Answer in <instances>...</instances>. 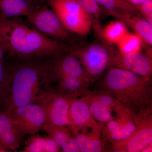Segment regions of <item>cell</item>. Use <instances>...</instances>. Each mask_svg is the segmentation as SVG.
<instances>
[{
    "label": "cell",
    "instance_id": "6da1fadb",
    "mask_svg": "<svg viewBox=\"0 0 152 152\" xmlns=\"http://www.w3.org/2000/svg\"><path fill=\"white\" fill-rule=\"evenodd\" d=\"M0 43L11 56L22 58L56 56L69 50L61 42L44 35L21 20L1 15Z\"/></svg>",
    "mask_w": 152,
    "mask_h": 152
},
{
    "label": "cell",
    "instance_id": "7a4b0ae2",
    "mask_svg": "<svg viewBox=\"0 0 152 152\" xmlns=\"http://www.w3.org/2000/svg\"><path fill=\"white\" fill-rule=\"evenodd\" d=\"M103 89L112 94L122 104L132 110L152 112L151 77H142L118 68L108 69L101 83Z\"/></svg>",
    "mask_w": 152,
    "mask_h": 152
},
{
    "label": "cell",
    "instance_id": "3957f363",
    "mask_svg": "<svg viewBox=\"0 0 152 152\" xmlns=\"http://www.w3.org/2000/svg\"><path fill=\"white\" fill-rule=\"evenodd\" d=\"M9 107L11 109L36 103L44 93L53 89L56 80L53 66L28 63L11 70Z\"/></svg>",
    "mask_w": 152,
    "mask_h": 152
},
{
    "label": "cell",
    "instance_id": "277c9868",
    "mask_svg": "<svg viewBox=\"0 0 152 152\" xmlns=\"http://www.w3.org/2000/svg\"><path fill=\"white\" fill-rule=\"evenodd\" d=\"M48 4L68 31L81 36L89 33L92 18L77 0H50Z\"/></svg>",
    "mask_w": 152,
    "mask_h": 152
},
{
    "label": "cell",
    "instance_id": "5b68a950",
    "mask_svg": "<svg viewBox=\"0 0 152 152\" xmlns=\"http://www.w3.org/2000/svg\"><path fill=\"white\" fill-rule=\"evenodd\" d=\"M81 64L90 78L91 83L95 81L110 67L111 51L110 45L93 43L83 48L71 50Z\"/></svg>",
    "mask_w": 152,
    "mask_h": 152
},
{
    "label": "cell",
    "instance_id": "8992f818",
    "mask_svg": "<svg viewBox=\"0 0 152 152\" xmlns=\"http://www.w3.org/2000/svg\"><path fill=\"white\" fill-rule=\"evenodd\" d=\"M152 143V112H140L136 128L129 137L113 143L114 152H139Z\"/></svg>",
    "mask_w": 152,
    "mask_h": 152
},
{
    "label": "cell",
    "instance_id": "52a82bcc",
    "mask_svg": "<svg viewBox=\"0 0 152 152\" xmlns=\"http://www.w3.org/2000/svg\"><path fill=\"white\" fill-rule=\"evenodd\" d=\"M72 99L53 88L44 93L36 103L43 109L46 124L68 126V115Z\"/></svg>",
    "mask_w": 152,
    "mask_h": 152
},
{
    "label": "cell",
    "instance_id": "ba28073f",
    "mask_svg": "<svg viewBox=\"0 0 152 152\" xmlns=\"http://www.w3.org/2000/svg\"><path fill=\"white\" fill-rule=\"evenodd\" d=\"M11 116L15 126L21 138L28 134H34L46 124L43 109L33 103L24 107L11 109Z\"/></svg>",
    "mask_w": 152,
    "mask_h": 152
},
{
    "label": "cell",
    "instance_id": "9c48e42d",
    "mask_svg": "<svg viewBox=\"0 0 152 152\" xmlns=\"http://www.w3.org/2000/svg\"><path fill=\"white\" fill-rule=\"evenodd\" d=\"M35 29L44 35L66 40L70 37V32L62 23L56 14L46 5H43L27 17Z\"/></svg>",
    "mask_w": 152,
    "mask_h": 152
},
{
    "label": "cell",
    "instance_id": "30bf717a",
    "mask_svg": "<svg viewBox=\"0 0 152 152\" xmlns=\"http://www.w3.org/2000/svg\"><path fill=\"white\" fill-rule=\"evenodd\" d=\"M111 67L118 68L142 77H151L152 74V57L141 52L123 53L110 45Z\"/></svg>",
    "mask_w": 152,
    "mask_h": 152
},
{
    "label": "cell",
    "instance_id": "8fae6325",
    "mask_svg": "<svg viewBox=\"0 0 152 152\" xmlns=\"http://www.w3.org/2000/svg\"><path fill=\"white\" fill-rule=\"evenodd\" d=\"M68 120V126L72 134L86 132L99 124L94 118L88 104L81 97L72 100Z\"/></svg>",
    "mask_w": 152,
    "mask_h": 152
},
{
    "label": "cell",
    "instance_id": "7c38bea8",
    "mask_svg": "<svg viewBox=\"0 0 152 152\" xmlns=\"http://www.w3.org/2000/svg\"><path fill=\"white\" fill-rule=\"evenodd\" d=\"M69 53L65 55L63 53L56 56L58 57L53 65V69L56 78L59 80L67 77H77L91 83L90 78L78 59L72 53Z\"/></svg>",
    "mask_w": 152,
    "mask_h": 152
},
{
    "label": "cell",
    "instance_id": "4fadbf2b",
    "mask_svg": "<svg viewBox=\"0 0 152 152\" xmlns=\"http://www.w3.org/2000/svg\"><path fill=\"white\" fill-rule=\"evenodd\" d=\"M104 12L132 29L135 34L141 38L144 43L152 45V25L145 19L135 14L119 10Z\"/></svg>",
    "mask_w": 152,
    "mask_h": 152
},
{
    "label": "cell",
    "instance_id": "5bb4252c",
    "mask_svg": "<svg viewBox=\"0 0 152 152\" xmlns=\"http://www.w3.org/2000/svg\"><path fill=\"white\" fill-rule=\"evenodd\" d=\"M21 138L13 122L11 109L0 112V152L18 148Z\"/></svg>",
    "mask_w": 152,
    "mask_h": 152
},
{
    "label": "cell",
    "instance_id": "9a60e30c",
    "mask_svg": "<svg viewBox=\"0 0 152 152\" xmlns=\"http://www.w3.org/2000/svg\"><path fill=\"white\" fill-rule=\"evenodd\" d=\"M104 123H99L91 129V131L74 133L80 152H101L106 151L105 145L107 140L104 137L102 128Z\"/></svg>",
    "mask_w": 152,
    "mask_h": 152
},
{
    "label": "cell",
    "instance_id": "2e32d148",
    "mask_svg": "<svg viewBox=\"0 0 152 152\" xmlns=\"http://www.w3.org/2000/svg\"><path fill=\"white\" fill-rule=\"evenodd\" d=\"M58 144L62 151L80 152L77 143L69 128L66 126L45 124L43 128Z\"/></svg>",
    "mask_w": 152,
    "mask_h": 152
},
{
    "label": "cell",
    "instance_id": "e0dca14e",
    "mask_svg": "<svg viewBox=\"0 0 152 152\" xmlns=\"http://www.w3.org/2000/svg\"><path fill=\"white\" fill-rule=\"evenodd\" d=\"M39 8L28 0H0V15L7 18H27Z\"/></svg>",
    "mask_w": 152,
    "mask_h": 152
},
{
    "label": "cell",
    "instance_id": "ac0fdd59",
    "mask_svg": "<svg viewBox=\"0 0 152 152\" xmlns=\"http://www.w3.org/2000/svg\"><path fill=\"white\" fill-rule=\"evenodd\" d=\"M91 83L79 78H63L59 80L56 91L72 99L81 97L88 91Z\"/></svg>",
    "mask_w": 152,
    "mask_h": 152
},
{
    "label": "cell",
    "instance_id": "d6986e66",
    "mask_svg": "<svg viewBox=\"0 0 152 152\" xmlns=\"http://www.w3.org/2000/svg\"><path fill=\"white\" fill-rule=\"evenodd\" d=\"M138 114L133 110L126 112L121 124L116 130L106 136L107 140L113 143L122 141L129 137L135 129L136 119Z\"/></svg>",
    "mask_w": 152,
    "mask_h": 152
},
{
    "label": "cell",
    "instance_id": "ffe728a7",
    "mask_svg": "<svg viewBox=\"0 0 152 152\" xmlns=\"http://www.w3.org/2000/svg\"><path fill=\"white\" fill-rule=\"evenodd\" d=\"M87 103L90 112L96 121L101 123H107L114 119L112 112L110 109L98 99L88 90L85 95L81 97Z\"/></svg>",
    "mask_w": 152,
    "mask_h": 152
},
{
    "label": "cell",
    "instance_id": "44dd1931",
    "mask_svg": "<svg viewBox=\"0 0 152 152\" xmlns=\"http://www.w3.org/2000/svg\"><path fill=\"white\" fill-rule=\"evenodd\" d=\"M12 82L11 70H9L0 61V112L9 108Z\"/></svg>",
    "mask_w": 152,
    "mask_h": 152
},
{
    "label": "cell",
    "instance_id": "7402d4cb",
    "mask_svg": "<svg viewBox=\"0 0 152 152\" xmlns=\"http://www.w3.org/2000/svg\"><path fill=\"white\" fill-rule=\"evenodd\" d=\"M126 25L119 20L110 22L102 31L103 39L109 44L117 45L129 33Z\"/></svg>",
    "mask_w": 152,
    "mask_h": 152
},
{
    "label": "cell",
    "instance_id": "603a6c76",
    "mask_svg": "<svg viewBox=\"0 0 152 152\" xmlns=\"http://www.w3.org/2000/svg\"><path fill=\"white\" fill-rule=\"evenodd\" d=\"M91 92L112 112H115L117 117L119 116L123 113L131 109L122 104L113 95L105 90L91 91Z\"/></svg>",
    "mask_w": 152,
    "mask_h": 152
},
{
    "label": "cell",
    "instance_id": "cb8c5ba5",
    "mask_svg": "<svg viewBox=\"0 0 152 152\" xmlns=\"http://www.w3.org/2000/svg\"><path fill=\"white\" fill-rule=\"evenodd\" d=\"M144 42L135 34L129 32L117 44L118 50L123 53L129 54L141 52Z\"/></svg>",
    "mask_w": 152,
    "mask_h": 152
},
{
    "label": "cell",
    "instance_id": "d4e9b609",
    "mask_svg": "<svg viewBox=\"0 0 152 152\" xmlns=\"http://www.w3.org/2000/svg\"><path fill=\"white\" fill-rule=\"evenodd\" d=\"M77 1L92 18L93 25L94 26L96 32L100 37H102L103 30L99 25V20L102 11L97 0H77Z\"/></svg>",
    "mask_w": 152,
    "mask_h": 152
},
{
    "label": "cell",
    "instance_id": "484cf974",
    "mask_svg": "<svg viewBox=\"0 0 152 152\" xmlns=\"http://www.w3.org/2000/svg\"><path fill=\"white\" fill-rule=\"evenodd\" d=\"M23 152H45L44 137L39 134H32L26 142Z\"/></svg>",
    "mask_w": 152,
    "mask_h": 152
},
{
    "label": "cell",
    "instance_id": "4316f807",
    "mask_svg": "<svg viewBox=\"0 0 152 152\" xmlns=\"http://www.w3.org/2000/svg\"><path fill=\"white\" fill-rule=\"evenodd\" d=\"M136 8L139 12L144 16L145 19L152 25V0L143 3Z\"/></svg>",
    "mask_w": 152,
    "mask_h": 152
},
{
    "label": "cell",
    "instance_id": "83f0119b",
    "mask_svg": "<svg viewBox=\"0 0 152 152\" xmlns=\"http://www.w3.org/2000/svg\"><path fill=\"white\" fill-rule=\"evenodd\" d=\"M119 10L129 12L140 16L138 11L134 6L132 5L127 0H112Z\"/></svg>",
    "mask_w": 152,
    "mask_h": 152
},
{
    "label": "cell",
    "instance_id": "f1b7e54d",
    "mask_svg": "<svg viewBox=\"0 0 152 152\" xmlns=\"http://www.w3.org/2000/svg\"><path fill=\"white\" fill-rule=\"evenodd\" d=\"M45 152H61V149L52 137L49 135L44 137Z\"/></svg>",
    "mask_w": 152,
    "mask_h": 152
},
{
    "label": "cell",
    "instance_id": "f546056e",
    "mask_svg": "<svg viewBox=\"0 0 152 152\" xmlns=\"http://www.w3.org/2000/svg\"><path fill=\"white\" fill-rule=\"evenodd\" d=\"M150 1H152V0H127L128 1L130 4L134 6L135 8L143 3Z\"/></svg>",
    "mask_w": 152,
    "mask_h": 152
},
{
    "label": "cell",
    "instance_id": "4dcf8cb0",
    "mask_svg": "<svg viewBox=\"0 0 152 152\" xmlns=\"http://www.w3.org/2000/svg\"><path fill=\"white\" fill-rule=\"evenodd\" d=\"M32 4L37 7H42V5L45 2H48L50 0H28Z\"/></svg>",
    "mask_w": 152,
    "mask_h": 152
},
{
    "label": "cell",
    "instance_id": "1f68e13d",
    "mask_svg": "<svg viewBox=\"0 0 152 152\" xmlns=\"http://www.w3.org/2000/svg\"><path fill=\"white\" fill-rule=\"evenodd\" d=\"M5 50L4 48L2 45L0 43V61H2L3 57L5 53Z\"/></svg>",
    "mask_w": 152,
    "mask_h": 152
},
{
    "label": "cell",
    "instance_id": "d6a6232c",
    "mask_svg": "<svg viewBox=\"0 0 152 152\" xmlns=\"http://www.w3.org/2000/svg\"><path fill=\"white\" fill-rule=\"evenodd\" d=\"M152 152V143L145 147V148L142 150L141 152Z\"/></svg>",
    "mask_w": 152,
    "mask_h": 152
}]
</instances>
